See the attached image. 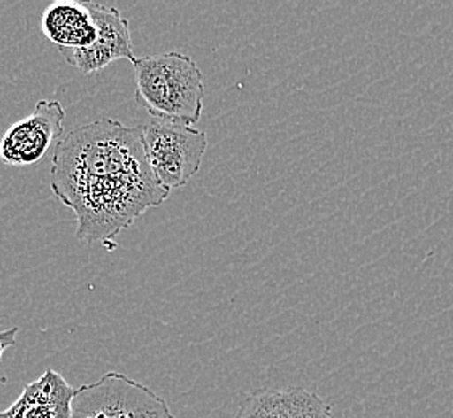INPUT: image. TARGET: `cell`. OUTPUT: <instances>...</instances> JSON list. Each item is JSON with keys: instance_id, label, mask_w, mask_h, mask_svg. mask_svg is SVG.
Masks as SVG:
<instances>
[{"instance_id": "6da1fadb", "label": "cell", "mask_w": 453, "mask_h": 418, "mask_svg": "<svg viewBox=\"0 0 453 418\" xmlns=\"http://www.w3.org/2000/svg\"><path fill=\"white\" fill-rule=\"evenodd\" d=\"M50 187L74 213L79 240L108 250L122 230L171 193L150 169L142 126L127 128L110 118L79 126L57 143Z\"/></svg>"}, {"instance_id": "7a4b0ae2", "label": "cell", "mask_w": 453, "mask_h": 418, "mask_svg": "<svg viewBox=\"0 0 453 418\" xmlns=\"http://www.w3.org/2000/svg\"><path fill=\"white\" fill-rule=\"evenodd\" d=\"M135 98L153 120L190 126L200 121L204 100L203 73L180 52L149 55L132 61Z\"/></svg>"}, {"instance_id": "3957f363", "label": "cell", "mask_w": 453, "mask_h": 418, "mask_svg": "<svg viewBox=\"0 0 453 418\" xmlns=\"http://www.w3.org/2000/svg\"><path fill=\"white\" fill-rule=\"evenodd\" d=\"M143 149L157 182L171 192L200 171L208 149L206 132L175 122L151 120L142 126Z\"/></svg>"}, {"instance_id": "277c9868", "label": "cell", "mask_w": 453, "mask_h": 418, "mask_svg": "<svg viewBox=\"0 0 453 418\" xmlns=\"http://www.w3.org/2000/svg\"><path fill=\"white\" fill-rule=\"evenodd\" d=\"M167 402L127 375L108 372L74 390L71 418H167Z\"/></svg>"}, {"instance_id": "5b68a950", "label": "cell", "mask_w": 453, "mask_h": 418, "mask_svg": "<svg viewBox=\"0 0 453 418\" xmlns=\"http://www.w3.org/2000/svg\"><path fill=\"white\" fill-rule=\"evenodd\" d=\"M65 118L66 113L60 102H37L33 113L12 124L4 134L0 140V161L9 166H31L41 161L58 143Z\"/></svg>"}, {"instance_id": "8992f818", "label": "cell", "mask_w": 453, "mask_h": 418, "mask_svg": "<svg viewBox=\"0 0 453 418\" xmlns=\"http://www.w3.org/2000/svg\"><path fill=\"white\" fill-rule=\"evenodd\" d=\"M96 21V41L84 49H58L68 65L92 74L104 70L113 61L135 60L132 47L131 29L121 12L104 4L86 2Z\"/></svg>"}, {"instance_id": "52a82bcc", "label": "cell", "mask_w": 453, "mask_h": 418, "mask_svg": "<svg viewBox=\"0 0 453 418\" xmlns=\"http://www.w3.org/2000/svg\"><path fill=\"white\" fill-rule=\"evenodd\" d=\"M235 418H334L332 406L301 386L261 388L248 394Z\"/></svg>"}, {"instance_id": "ba28073f", "label": "cell", "mask_w": 453, "mask_h": 418, "mask_svg": "<svg viewBox=\"0 0 453 418\" xmlns=\"http://www.w3.org/2000/svg\"><path fill=\"white\" fill-rule=\"evenodd\" d=\"M73 394V386L49 368L41 378L25 386L17 401L0 412V418H71Z\"/></svg>"}, {"instance_id": "9c48e42d", "label": "cell", "mask_w": 453, "mask_h": 418, "mask_svg": "<svg viewBox=\"0 0 453 418\" xmlns=\"http://www.w3.org/2000/svg\"><path fill=\"white\" fill-rule=\"evenodd\" d=\"M41 29L58 49H84L96 41V21L86 2H53L42 13Z\"/></svg>"}, {"instance_id": "30bf717a", "label": "cell", "mask_w": 453, "mask_h": 418, "mask_svg": "<svg viewBox=\"0 0 453 418\" xmlns=\"http://www.w3.org/2000/svg\"><path fill=\"white\" fill-rule=\"evenodd\" d=\"M18 327H13L10 330L0 331V359L4 356V352L13 346L17 343Z\"/></svg>"}, {"instance_id": "8fae6325", "label": "cell", "mask_w": 453, "mask_h": 418, "mask_svg": "<svg viewBox=\"0 0 453 418\" xmlns=\"http://www.w3.org/2000/svg\"><path fill=\"white\" fill-rule=\"evenodd\" d=\"M167 418H175L174 415H173V414H171V415H169V417Z\"/></svg>"}]
</instances>
